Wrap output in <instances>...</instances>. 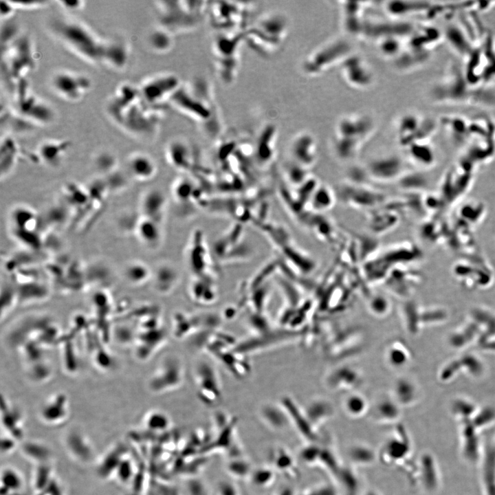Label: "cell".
Segmentation results:
<instances>
[{"mask_svg":"<svg viewBox=\"0 0 495 495\" xmlns=\"http://www.w3.org/2000/svg\"><path fill=\"white\" fill-rule=\"evenodd\" d=\"M111 120L122 131L142 142H152L160 131L164 109L153 108L141 98L138 86L122 82L105 103Z\"/></svg>","mask_w":495,"mask_h":495,"instance_id":"obj_1","label":"cell"},{"mask_svg":"<svg viewBox=\"0 0 495 495\" xmlns=\"http://www.w3.org/2000/svg\"><path fill=\"white\" fill-rule=\"evenodd\" d=\"M430 102L439 106L495 107V88L474 86L467 79L462 63L452 60L428 88Z\"/></svg>","mask_w":495,"mask_h":495,"instance_id":"obj_2","label":"cell"},{"mask_svg":"<svg viewBox=\"0 0 495 495\" xmlns=\"http://www.w3.org/2000/svg\"><path fill=\"white\" fill-rule=\"evenodd\" d=\"M48 28L62 45L81 59L94 65L102 63L106 39L82 21L56 17L50 21Z\"/></svg>","mask_w":495,"mask_h":495,"instance_id":"obj_3","label":"cell"},{"mask_svg":"<svg viewBox=\"0 0 495 495\" xmlns=\"http://www.w3.org/2000/svg\"><path fill=\"white\" fill-rule=\"evenodd\" d=\"M376 131L374 118L364 113H349L336 122L332 148L336 158L349 162L355 158Z\"/></svg>","mask_w":495,"mask_h":495,"instance_id":"obj_4","label":"cell"},{"mask_svg":"<svg viewBox=\"0 0 495 495\" xmlns=\"http://www.w3.org/2000/svg\"><path fill=\"white\" fill-rule=\"evenodd\" d=\"M1 65L9 85L25 77L36 67L33 41L30 35L15 26L2 28Z\"/></svg>","mask_w":495,"mask_h":495,"instance_id":"obj_5","label":"cell"},{"mask_svg":"<svg viewBox=\"0 0 495 495\" xmlns=\"http://www.w3.org/2000/svg\"><path fill=\"white\" fill-rule=\"evenodd\" d=\"M212 90L208 82L197 80L182 83L170 103L182 114L204 125L219 118Z\"/></svg>","mask_w":495,"mask_h":495,"instance_id":"obj_6","label":"cell"},{"mask_svg":"<svg viewBox=\"0 0 495 495\" xmlns=\"http://www.w3.org/2000/svg\"><path fill=\"white\" fill-rule=\"evenodd\" d=\"M289 30L286 16L278 11L265 13L244 30V39L262 54H270L284 44Z\"/></svg>","mask_w":495,"mask_h":495,"instance_id":"obj_7","label":"cell"},{"mask_svg":"<svg viewBox=\"0 0 495 495\" xmlns=\"http://www.w3.org/2000/svg\"><path fill=\"white\" fill-rule=\"evenodd\" d=\"M205 1H160L155 2L160 25L173 34L195 28L203 17Z\"/></svg>","mask_w":495,"mask_h":495,"instance_id":"obj_8","label":"cell"},{"mask_svg":"<svg viewBox=\"0 0 495 495\" xmlns=\"http://www.w3.org/2000/svg\"><path fill=\"white\" fill-rule=\"evenodd\" d=\"M244 32H221L212 43V54L219 78L230 84L237 76L240 64V50Z\"/></svg>","mask_w":495,"mask_h":495,"instance_id":"obj_9","label":"cell"},{"mask_svg":"<svg viewBox=\"0 0 495 495\" xmlns=\"http://www.w3.org/2000/svg\"><path fill=\"white\" fill-rule=\"evenodd\" d=\"M353 53L352 45L346 39L337 38L309 53L302 63V69L309 76H318L336 65L340 66Z\"/></svg>","mask_w":495,"mask_h":495,"instance_id":"obj_10","label":"cell"},{"mask_svg":"<svg viewBox=\"0 0 495 495\" xmlns=\"http://www.w3.org/2000/svg\"><path fill=\"white\" fill-rule=\"evenodd\" d=\"M179 78L170 72H162L151 75L138 85L141 98L148 105L164 109L166 102L182 85Z\"/></svg>","mask_w":495,"mask_h":495,"instance_id":"obj_11","label":"cell"},{"mask_svg":"<svg viewBox=\"0 0 495 495\" xmlns=\"http://www.w3.org/2000/svg\"><path fill=\"white\" fill-rule=\"evenodd\" d=\"M49 83L54 94L73 103L82 100L92 87L91 80L87 75L68 69L55 71L51 75Z\"/></svg>","mask_w":495,"mask_h":495,"instance_id":"obj_12","label":"cell"},{"mask_svg":"<svg viewBox=\"0 0 495 495\" xmlns=\"http://www.w3.org/2000/svg\"><path fill=\"white\" fill-rule=\"evenodd\" d=\"M337 199L357 210H373L386 203V195L366 183L346 180L336 190Z\"/></svg>","mask_w":495,"mask_h":495,"instance_id":"obj_13","label":"cell"},{"mask_svg":"<svg viewBox=\"0 0 495 495\" xmlns=\"http://www.w3.org/2000/svg\"><path fill=\"white\" fill-rule=\"evenodd\" d=\"M439 122L432 118L415 112L404 113L397 123V136L403 148L420 142L431 141Z\"/></svg>","mask_w":495,"mask_h":495,"instance_id":"obj_14","label":"cell"},{"mask_svg":"<svg viewBox=\"0 0 495 495\" xmlns=\"http://www.w3.org/2000/svg\"><path fill=\"white\" fill-rule=\"evenodd\" d=\"M184 379L182 361L175 355H169L161 361L149 381L150 389L156 393H164L180 387Z\"/></svg>","mask_w":495,"mask_h":495,"instance_id":"obj_15","label":"cell"},{"mask_svg":"<svg viewBox=\"0 0 495 495\" xmlns=\"http://www.w3.org/2000/svg\"><path fill=\"white\" fill-rule=\"evenodd\" d=\"M195 378L198 397L206 405L218 404L222 397L219 375L208 362L201 360L195 366Z\"/></svg>","mask_w":495,"mask_h":495,"instance_id":"obj_16","label":"cell"},{"mask_svg":"<svg viewBox=\"0 0 495 495\" xmlns=\"http://www.w3.org/2000/svg\"><path fill=\"white\" fill-rule=\"evenodd\" d=\"M340 68L342 79L353 89H368L374 84L373 69L360 55L351 54L343 61Z\"/></svg>","mask_w":495,"mask_h":495,"instance_id":"obj_17","label":"cell"},{"mask_svg":"<svg viewBox=\"0 0 495 495\" xmlns=\"http://www.w3.org/2000/svg\"><path fill=\"white\" fill-rule=\"evenodd\" d=\"M248 6L243 3L232 1L215 2L210 8L213 24L223 32L241 31L239 27L248 15Z\"/></svg>","mask_w":495,"mask_h":495,"instance_id":"obj_18","label":"cell"},{"mask_svg":"<svg viewBox=\"0 0 495 495\" xmlns=\"http://www.w3.org/2000/svg\"><path fill=\"white\" fill-rule=\"evenodd\" d=\"M363 168L367 179L379 183L398 181L404 173L402 160L394 155L373 158Z\"/></svg>","mask_w":495,"mask_h":495,"instance_id":"obj_19","label":"cell"},{"mask_svg":"<svg viewBox=\"0 0 495 495\" xmlns=\"http://www.w3.org/2000/svg\"><path fill=\"white\" fill-rule=\"evenodd\" d=\"M289 151L292 162L309 170L317 162V142L314 136L307 131L300 132L293 138Z\"/></svg>","mask_w":495,"mask_h":495,"instance_id":"obj_20","label":"cell"},{"mask_svg":"<svg viewBox=\"0 0 495 495\" xmlns=\"http://www.w3.org/2000/svg\"><path fill=\"white\" fill-rule=\"evenodd\" d=\"M9 219L14 235L21 242L25 241L28 235L36 236L38 217L32 208L25 205L16 206L10 211Z\"/></svg>","mask_w":495,"mask_h":495,"instance_id":"obj_21","label":"cell"},{"mask_svg":"<svg viewBox=\"0 0 495 495\" xmlns=\"http://www.w3.org/2000/svg\"><path fill=\"white\" fill-rule=\"evenodd\" d=\"M129 176L138 182H147L156 175L157 166L154 159L148 153L135 151L131 153L126 162Z\"/></svg>","mask_w":495,"mask_h":495,"instance_id":"obj_22","label":"cell"},{"mask_svg":"<svg viewBox=\"0 0 495 495\" xmlns=\"http://www.w3.org/2000/svg\"><path fill=\"white\" fill-rule=\"evenodd\" d=\"M71 145V142L67 139L45 140L38 145L36 154L45 166L56 168L63 162Z\"/></svg>","mask_w":495,"mask_h":495,"instance_id":"obj_23","label":"cell"},{"mask_svg":"<svg viewBox=\"0 0 495 495\" xmlns=\"http://www.w3.org/2000/svg\"><path fill=\"white\" fill-rule=\"evenodd\" d=\"M166 208L167 198L162 190L151 188L142 195L140 204V216L162 223Z\"/></svg>","mask_w":495,"mask_h":495,"instance_id":"obj_24","label":"cell"},{"mask_svg":"<svg viewBox=\"0 0 495 495\" xmlns=\"http://www.w3.org/2000/svg\"><path fill=\"white\" fill-rule=\"evenodd\" d=\"M130 56L129 43L123 38L106 39L102 63L113 70H122Z\"/></svg>","mask_w":495,"mask_h":495,"instance_id":"obj_25","label":"cell"},{"mask_svg":"<svg viewBox=\"0 0 495 495\" xmlns=\"http://www.w3.org/2000/svg\"><path fill=\"white\" fill-rule=\"evenodd\" d=\"M164 155L169 164L178 170H187L192 163V148L186 140L181 138H174L168 142Z\"/></svg>","mask_w":495,"mask_h":495,"instance_id":"obj_26","label":"cell"},{"mask_svg":"<svg viewBox=\"0 0 495 495\" xmlns=\"http://www.w3.org/2000/svg\"><path fill=\"white\" fill-rule=\"evenodd\" d=\"M134 234L140 243L151 250L159 248L162 243V223L142 216L137 223Z\"/></svg>","mask_w":495,"mask_h":495,"instance_id":"obj_27","label":"cell"},{"mask_svg":"<svg viewBox=\"0 0 495 495\" xmlns=\"http://www.w3.org/2000/svg\"><path fill=\"white\" fill-rule=\"evenodd\" d=\"M155 289L160 294H167L175 289L180 280L177 268L172 263L163 262L157 265L152 274Z\"/></svg>","mask_w":495,"mask_h":495,"instance_id":"obj_28","label":"cell"},{"mask_svg":"<svg viewBox=\"0 0 495 495\" xmlns=\"http://www.w3.org/2000/svg\"><path fill=\"white\" fill-rule=\"evenodd\" d=\"M393 208L381 207L370 211L368 225L370 230L375 235L383 234L393 229L399 221L397 211Z\"/></svg>","mask_w":495,"mask_h":495,"instance_id":"obj_29","label":"cell"},{"mask_svg":"<svg viewBox=\"0 0 495 495\" xmlns=\"http://www.w3.org/2000/svg\"><path fill=\"white\" fill-rule=\"evenodd\" d=\"M277 138L276 127L267 124L261 131L256 146V156L259 162L267 164L272 161L276 153Z\"/></svg>","mask_w":495,"mask_h":495,"instance_id":"obj_30","label":"cell"},{"mask_svg":"<svg viewBox=\"0 0 495 495\" xmlns=\"http://www.w3.org/2000/svg\"><path fill=\"white\" fill-rule=\"evenodd\" d=\"M1 177H6L14 168L19 154V148L14 138L8 135L1 140Z\"/></svg>","mask_w":495,"mask_h":495,"instance_id":"obj_31","label":"cell"},{"mask_svg":"<svg viewBox=\"0 0 495 495\" xmlns=\"http://www.w3.org/2000/svg\"><path fill=\"white\" fill-rule=\"evenodd\" d=\"M192 298L199 304L208 305L215 301L217 291L210 278L195 277L190 287Z\"/></svg>","mask_w":495,"mask_h":495,"instance_id":"obj_32","label":"cell"},{"mask_svg":"<svg viewBox=\"0 0 495 495\" xmlns=\"http://www.w3.org/2000/svg\"><path fill=\"white\" fill-rule=\"evenodd\" d=\"M337 199L336 190L326 184H320L314 191L309 204L316 213H322L331 209Z\"/></svg>","mask_w":495,"mask_h":495,"instance_id":"obj_33","label":"cell"},{"mask_svg":"<svg viewBox=\"0 0 495 495\" xmlns=\"http://www.w3.org/2000/svg\"><path fill=\"white\" fill-rule=\"evenodd\" d=\"M173 34L159 25L148 35V43L150 48L158 54L168 52L174 45Z\"/></svg>","mask_w":495,"mask_h":495,"instance_id":"obj_34","label":"cell"},{"mask_svg":"<svg viewBox=\"0 0 495 495\" xmlns=\"http://www.w3.org/2000/svg\"><path fill=\"white\" fill-rule=\"evenodd\" d=\"M361 2H356V5H342V11L344 28L351 34H358L361 32L362 17L364 10V5H360Z\"/></svg>","mask_w":495,"mask_h":495,"instance_id":"obj_35","label":"cell"},{"mask_svg":"<svg viewBox=\"0 0 495 495\" xmlns=\"http://www.w3.org/2000/svg\"><path fill=\"white\" fill-rule=\"evenodd\" d=\"M152 274L149 267L140 261L129 262L124 270L125 278L133 285H144L151 279Z\"/></svg>","mask_w":495,"mask_h":495,"instance_id":"obj_36","label":"cell"},{"mask_svg":"<svg viewBox=\"0 0 495 495\" xmlns=\"http://www.w3.org/2000/svg\"><path fill=\"white\" fill-rule=\"evenodd\" d=\"M259 415L263 421L271 428L280 430L287 425L286 414L278 406L272 404L263 405L259 410Z\"/></svg>","mask_w":495,"mask_h":495,"instance_id":"obj_37","label":"cell"},{"mask_svg":"<svg viewBox=\"0 0 495 495\" xmlns=\"http://www.w3.org/2000/svg\"><path fill=\"white\" fill-rule=\"evenodd\" d=\"M116 156L107 151H100L94 157V166L96 170L105 176L117 170Z\"/></svg>","mask_w":495,"mask_h":495,"instance_id":"obj_38","label":"cell"},{"mask_svg":"<svg viewBox=\"0 0 495 495\" xmlns=\"http://www.w3.org/2000/svg\"><path fill=\"white\" fill-rule=\"evenodd\" d=\"M309 170V169L291 161L285 168L287 180L296 188L311 176Z\"/></svg>","mask_w":495,"mask_h":495,"instance_id":"obj_39","label":"cell"},{"mask_svg":"<svg viewBox=\"0 0 495 495\" xmlns=\"http://www.w3.org/2000/svg\"><path fill=\"white\" fill-rule=\"evenodd\" d=\"M349 459L355 465H367L375 461L373 450L367 446L355 445L349 450Z\"/></svg>","mask_w":495,"mask_h":495,"instance_id":"obj_40","label":"cell"},{"mask_svg":"<svg viewBox=\"0 0 495 495\" xmlns=\"http://www.w3.org/2000/svg\"><path fill=\"white\" fill-rule=\"evenodd\" d=\"M276 473L270 467L262 466L252 470L250 479L260 487H270L274 482Z\"/></svg>","mask_w":495,"mask_h":495,"instance_id":"obj_41","label":"cell"},{"mask_svg":"<svg viewBox=\"0 0 495 495\" xmlns=\"http://www.w3.org/2000/svg\"><path fill=\"white\" fill-rule=\"evenodd\" d=\"M253 469L248 461L244 459H235L227 465L228 474L237 479L250 478Z\"/></svg>","mask_w":495,"mask_h":495,"instance_id":"obj_42","label":"cell"},{"mask_svg":"<svg viewBox=\"0 0 495 495\" xmlns=\"http://www.w3.org/2000/svg\"><path fill=\"white\" fill-rule=\"evenodd\" d=\"M272 461H274V468L285 474L292 472L294 469V463L292 457L283 449L280 448L274 450Z\"/></svg>","mask_w":495,"mask_h":495,"instance_id":"obj_43","label":"cell"},{"mask_svg":"<svg viewBox=\"0 0 495 495\" xmlns=\"http://www.w3.org/2000/svg\"><path fill=\"white\" fill-rule=\"evenodd\" d=\"M193 186L187 179L177 180L173 187V194L175 199L179 201H188L193 193Z\"/></svg>","mask_w":495,"mask_h":495,"instance_id":"obj_44","label":"cell"},{"mask_svg":"<svg viewBox=\"0 0 495 495\" xmlns=\"http://www.w3.org/2000/svg\"><path fill=\"white\" fill-rule=\"evenodd\" d=\"M147 424L155 430H165L170 427L171 421L165 413L157 411L148 416Z\"/></svg>","mask_w":495,"mask_h":495,"instance_id":"obj_45","label":"cell"},{"mask_svg":"<svg viewBox=\"0 0 495 495\" xmlns=\"http://www.w3.org/2000/svg\"><path fill=\"white\" fill-rule=\"evenodd\" d=\"M376 416L382 421H390L395 420L397 416V411L393 405L389 403L378 404L376 408Z\"/></svg>","mask_w":495,"mask_h":495,"instance_id":"obj_46","label":"cell"},{"mask_svg":"<svg viewBox=\"0 0 495 495\" xmlns=\"http://www.w3.org/2000/svg\"><path fill=\"white\" fill-rule=\"evenodd\" d=\"M365 403L358 397H351L345 402L346 412L352 416L361 415L365 410Z\"/></svg>","mask_w":495,"mask_h":495,"instance_id":"obj_47","label":"cell"},{"mask_svg":"<svg viewBox=\"0 0 495 495\" xmlns=\"http://www.w3.org/2000/svg\"><path fill=\"white\" fill-rule=\"evenodd\" d=\"M16 10H35L43 8L47 1H10Z\"/></svg>","mask_w":495,"mask_h":495,"instance_id":"obj_48","label":"cell"},{"mask_svg":"<svg viewBox=\"0 0 495 495\" xmlns=\"http://www.w3.org/2000/svg\"><path fill=\"white\" fill-rule=\"evenodd\" d=\"M56 3L65 11L69 12L80 10L85 6V2L80 0H59Z\"/></svg>","mask_w":495,"mask_h":495,"instance_id":"obj_49","label":"cell"},{"mask_svg":"<svg viewBox=\"0 0 495 495\" xmlns=\"http://www.w3.org/2000/svg\"><path fill=\"white\" fill-rule=\"evenodd\" d=\"M321 450L316 447H307L301 452V457L306 462L313 463L319 461Z\"/></svg>","mask_w":495,"mask_h":495,"instance_id":"obj_50","label":"cell"},{"mask_svg":"<svg viewBox=\"0 0 495 495\" xmlns=\"http://www.w3.org/2000/svg\"><path fill=\"white\" fill-rule=\"evenodd\" d=\"M1 16L2 19H8L10 18L14 13L16 8L9 0L1 1Z\"/></svg>","mask_w":495,"mask_h":495,"instance_id":"obj_51","label":"cell"},{"mask_svg":"<svg viewBox=\"0 0 495 495\" xmlns=\"http://www.w3.org/2000/svg\"><path fill=\"white\" fill-rule=\"evenodd\" d=\"M219 495H239L237 489L230 483H222L219 487Z\"/></svg>","mask_w":495,"mask_h":495,"instance_id":"obj_52","label":"cell"},{"mask_svg":"<svg viewBox=\"0 0 495 495\" xmlns=\"http://www.w3.org/2000/svg\"><path fill=\"white\" fill-rule=\"evenodd\" d=\"M317 495H336V490L331 486H322L316 491Z\"/></svg>","mask_w":495,"mask_h":495,"instance_id":"obj_53","label":"cell"},{"mask_svg":"<svg viewBox=\"0 0 495 495\" xmlns=\"http://www.w3.org/2000/svg\"><path fill=\"white\" fill-rule=\"evenodd\" d=\"M278 495H293V492L290 488L285 487L280 491Z\"/></svg>","mask_w":495,"mask_h":495,"instance_id":"obj_54","label":"cell"},{"mask_svg":"<svg viewBox=\"0 0 495 495\" xmlns=\"http://www.w3.org/2000/svg\"><path fill=\"white\" fill-rule=\"evenodd\" d=\"M302 495H317V494H316V491H312V492H307Z\"/></svg>","mask_w":495,"mask_h":495,"instance_id":"obj_55","label":"cell"},{"mask_svg":"<svg viewBox=\"0 0 495 495\" xmlns=\"http://www.w3.org/2000/svg\"><path fill=\"white\" fill-rule=\"evenodd\" d=\"M493 43H494V48H495V33L493 34Z\"/></svg>","mask_w":495,"mask_h":495,"instance_id":"obj_56","label":"cell"},{"mask_svg":"<svg viewBox=\"0 0 495 495\" xmlns=\"http://www.w3.org/2000/svg\"><path fill=\"white\" fill-rule=\"evenodd\" d=\"M368 495H377L375 493H369Z\"/></svg>","mask_w":495,"mask_h":495,"instance_id":"obj_57","label":"cell"}]
</instances>
